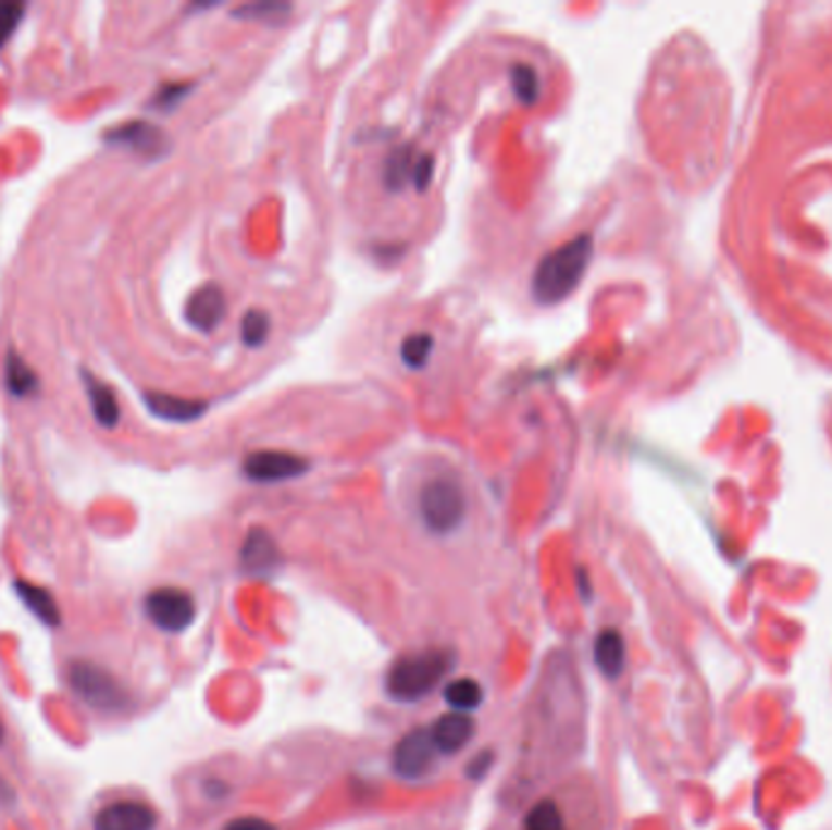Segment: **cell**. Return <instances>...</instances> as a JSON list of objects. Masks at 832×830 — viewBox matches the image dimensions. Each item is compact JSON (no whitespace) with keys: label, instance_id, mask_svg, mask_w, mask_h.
I'll return each instance as SVG.
<instances>
[{"label":"cell","instance_id":"6da1fadb","mask_svg":"<svg viewBox=\"0 0 832 830\" xmlns=\"http://www.w3.org/2000/svg\"><path fill=\"white\" fill-rule=\"evenodd\" d=\"M594 253V239L580 234L541 259L531 281V293L541 305H558L578 290Z\"/></svg>","mask_w":832,"mask_h":830},{"label":"cell","instance_id":"7a4b0ae2","mask_svg":"<svg viewBox=\"0 0 832 830\" xmlns=\"http://www.w3.org/2000/svg\"><path fill=\"white\" fill-rule=\"evenodd\" d=\"M454 662V653L440 648L402 655L389 668L385 690L395 702H419L436 690V684L446 678Z\"/></svg>","mask_w":832,"mask_h":830},{"label":"cell","instance_id":"3957f363","mask_svg":"<svg viewBox=\"0 0 832 830\" xmlns=\"http://www.w3.org/2000/svg\"><path fill=\"white\" fill-rule=\"evenodd\" d=\"M69 684L74 694L92 711L120 714L129 706V694L110 670L98 662L76 660L69 668Z\"/></svg>","mask_w":832,"mask_h":830},{"label":"cell","instance_id":"277c9868","mask_svg":"<svg viewBox=\"0 0 832 830\" xmlns=\"http://www.w3.org/2000/svg\"><path fill=\"white\" fill-rule=\"evenodd\" d=\"M465 492L456 483V480L438 478L431 480L424 485L419 495V515L424 519V524L434 534H450L456 531L462 519H465Z\"/></svg>","mask_w":832,"mask_h":830},{"label":"cell","instance_id":"5b68a950","mask_svg":"<svg viewBox=\"0 0 832 830\" xmlns=\"http://www.w3.org/2000/svg\"><path fill=\"white\" fill-rule=\"evenodd\" d=\"M149 621L163 633H183L195 621V599L181 587H157L144 599Z\"/></svg>","mask_w":832,"mask_h":830},{"label":"cell","instance_id":"8992f818","mask_svg":"<svg viewBox=\"0 0 832 830\" xmlns=\"http://www.w3.org/2000/svg\"><path fill=\"white\" fill-rule=\"evenodd\" d=\"M307 470L310 463L287 450H256L244 460V473L253 483H283V480L305 475Z\"/></svg>","mask_w":832,"mask_h":830},{"label":"cell","instance_id":"52a82bcc","mask_svg":"<svg viewBox=\"0 0 832 830\" xmlns=\"http://www.w3.org/2000/svg\"><path fill=\"white\" fill-rule=\"evenodd\" d=\"M436 745L431 741V733L424 729H414L405 738H399V743L393 751V770L405 777V780H419L431 772V767L436 763Z\"/></svg>","mask_w":832,"mask_h":830},{"label":"cell","instance_id":"ba28073f","mask_svg":"<svg viewBox=\"0 0 832 830\" xmlns=\"http://www.w3.org/2000/svg\"><path fill=\"white\" fill-rule=\"evenodd\" d=\"M157 826L159 814L137 798H117L92 816V830H157Z\"/></svg>","mask_w":832,"mask_h":830},{"label":"cell","instance_id":"9c48e42d","mask_svg":"<svg viewBox=\"0 0 832 830\" xmlns=\"http://www.w3.org/2000/svg\"><path fill=\"white\" fill-rule=\"evenodd\" d=\"M105 139L110 141V145L129 149V151L139 153V157H149V159L161 157V153L166 151V147H169L166 135H163L157 125H151V122H147V120L125 122V125L110 129Z\"/></svg>","mask_w":832,"mask_h":830},{"label":"cell","instance_id":"30bf717a","mask_svg":"<svg viewBox=\"0 0 832 830\" xmlns=\"http://www.w3.org/2000/svg\"><path fill=\"white\" fill-rule=\"evenodd\" d=\"M431 176H434V157L431 153H414L412 149H402L393 153V159L387 161V186L393 190L405 188L407 183H412L419 190H424Z\"/></svg>","mask_w":832,"mask_h":830},{"label":"cell","instance_id":"8fae6325","mask_svg":"<svg viewBox=\"0 0 832 830\" xmlns=\"http://www.w3.org/2000/svg\"><path fill=\"white\" fill-rule=\"evenodd\" d=\"M224 314H227V297H224L220 285H202L185 302V320L204 334L218 330Z\"/></svg>","mask_w":832,"mask_h":830},{"label":"cell","instance_id":"7c38bea8","mask_svg":"<svg viewBox=\"0 0 832 830\" xmlns=\"http://www.w3.org/2000/svg\"><path fill=\"white\" fill-rule=\"evenodd\" d=\"M281 562V550H277L273 536L265 529H251L241 546V566L253 578L271 575Z\"/></svg>","mask_w":832,"mask_h":830},{"label":"cell","instance_id":"4fadbf2b","mask_svg":"<svg viewBox=\"0 0 832 830\" xmlns=\"http://www.w3.org/2000/svg\"><path fill=\"white\" fill-rule=\"evenodd\" d=\"M429 733L438 753H458L470 743V738L475 735V719H472L470 714L450 711L440 716V719L431 726Z\"/></svg>","mask_w":832,"mask_h":830},{"label":"cell","instance_id":"5bb4252c","mask_svg":"<svg viewBox=\"0 0 832 830\" xmlns=\"http://www.w3.org/2000/svg\"><path fill=\"white\" fill-rule=\"evenodd\" d=\"M144 402H147L149 412L159 419H166V422H195V419L204 414L208 405L200 402V399H188V397H176V395H166V393H147L144 395Z\"/></svg>","mask_w":832,"mask_h":830},{"label":"cell","instance_id":"9a60e30c","mask_svg":"<svg viewBox=\"0 0 832 830\" xmlns=\"http://www.w3.org/2000/svg\"><path fill=\"white\" fill-rule=\"evenodd\" d=\"M594 660L606 678H619L625 668V643L616 629H604L594 641Z\"/></svg>","mask_w":832,"mask_h":830},{"label":"cell","instance_id":"2e32d148","mask_svg":"<svg viewBox=\"0 0 832 830\" xmlns=\"http://www.w3.org/2000/svg\"><path fill=\"white\" fill-rule=\"evenodd\" d=\"M86 381V387H88V399H90V407H92V414H96L98 424L105 426V429H115L117 422H120V405H117V397L115 393H112V387L105 385L102 381H98V377L92 375H84Z\"/></svg>","mask_w":832,"mask_h":830},{"label":"cell","instance_id":"e0dca14e","mask_svg":"<svg viewBox=\"0 0 832 830\" xmlns=\"http://www.w3.org/2000/svg\"><path fill=\"white\" fill-rule=\"evenodd\" d=\"M444 696H446V702H448L450 709L468 714V711H475L477 709V706L482 704V696H485V692H482L480 682L470 680V678H458V680H454V682L446 686Z\"/></svg>","mask_w":832,"mask_h":830},{"label":"cell","instance_id":"ac0fdd59","mask_svg":"<svg viewBox=\"0 0 832 830\" xmlns=\"http://www.w3.org/2000/svg\"><path fill=\"white\" fill-rule=\"evenodd\" d=\"M15 590L20 594V599L27 604L29 611H33L35 617L49 623V627H54V623L59 621V607L54 604V599H51V594L47 590L37 587V585H27V582H15Z\"/></svg>","mask_w":832,"mask_h":830},{"label":"cell","instance_id":"d6986e66","mask_svg":"<svg viewBox=\"0 0 832 830\" xmlns=\"http://www.w3.org/2000/svg\"><path fill=\"white\" fill-rule=\"evenodd\" d=\"M523 830H568V826H564L560 806L555 804L552 798H541L526 814Z\"/></svg>","mask_w":832,"mask_h":830},{"label":"cell","instance_id":"ffe728a7","mask_svg":"<svg viewBox=\"0 0 832 830\" xmlns=\"http://www.w3.org/2000/svg\"><path fill=\"white\" fill-rule=\"evenodd\" d=\"M5 383H8V391L13 395H29L35 393L37 387V375L29 371V366L23 361V358L10 354L8 356V363H5Z\"/></svg>","mask_w":832,"mask_h":830},{"label":"cell","instance_id":"44dd1931","mask_svg":"<svg viewBox=\"0 0 832 830\" xmlns=\"http://www.w3.org/2000/svg\"><path fill=\"white\" fill-rule=\"evenodd\" d=\"M511 86L513 94L523 102V106H533L541 96V80L536 69L529 64H513L511 66Z\"/></svg>","mask_w":832,"mask_h":830},{"label":"cell","instance_id":"7402d4cb","mask_svg":"<svg viewBox=\"0 0 832 830\" xmlns=\"http://www.w3.org/2000/svg\"><path fill=\"white\" fill-rule=\"evenodd\" d=\"M290 5L287 3H271V0H263V3H249L234 10L236 17L244 20H253V23H283V17L290 13Z\"/></svg>","mask_w":832,"mask_h":830},{"label":"cell","instance_id":"603a6c76","mask_svg":"<svg viewBox=\"0 0 832 830\" xmlns=\"http://www.w3.org/2000/svg\"><path fill=\"white\" fill-rule=\"evenodd\" d=\"M269 332H271L269 314L261 312V310H249V312L244 314V320H241V342L246 346H249V348L263 346L265 339H269Z\"/></svg>","mask_w":832,"mask_h":830},{"label":"cell","instance_id":"cb8c5ba5","mask_svg":"<svg viewBox=\"0 0 832 830\" xmlns=\"http://www.w3.org/2000/svg\"><path fill=\"white\" fill-rule=\"evenodd\" d=\"M431 351H434V336L412 334L402 344V361L409 368H414V371H419V368L426 366Z\"/></svg>","mask_w":832,"mask_h":830},{"label":"cell","instance_id":"d4e9b609","mask_svg":"<svg viewBox=\"0 0 832 830\" xmlns=\"http://www.w3.org/2000/svg\"><path fill=\"white\" fill-rule=\"evenodd\" d=\"M25 15V3H17V0H0V47H3L17 25L23 23Z\"/></svg>","mask_w":832,"mask_h":830},{"label":"cell","instance_id":"484cf974","mask_svg":"<svg viewBox=\"0 0 832 830\" xmlns=\"http://www.w3.org/2000/svg\"><path fill=\"white\" fill-rule=\"evenodd\" d=\"M224 830H277V828L271 821H265V818L241 816V818H234V821L224 826Z\"/></svg>","mask_w":832,"mask_h":830},{"label":"cell","instance_id":"4316f807","mask_svg":"<svg viewBox=\"0 0 832 830\" xmlns=\"http://www.w3.org/2000/svg\"><path fill=\"white\" fill-rule=\"evenodd\" d=\"M185 90H188V86H166V88H163L161 94L157 96V106H161V108H171L173 102L181 100V96L185 94Z\"/></svg>","mask_w":832,"mask_h":830},{"label":"cell","instance_id":"83f0119b","mask_svg":"<svg viewBox=\"0 0 832 830\" xmlns=\"http://www.w3.org/2000/svg\"><path fill=\"white\" fill-rule=\"evenodd\" d=\"M492 760H495V757H492V753H487V751H485V753H480V755L475 757V760L470 763L468 775H470V777H482V775H485V772L489 770Z\"/></svg>","mask_w":832,"mask_h":830},{"label":"cell","instance_id":"f1b7e54d","mask_svg":"<svg viewBox=\"0 0 832 830\" xmlns=\"http://www.w3.org/2000/svg\"><path fill=\"white\" fill-rule=\"evenodd\" d=\"M3 738H5V729H3V721H0V745H3Z\"/></svg>","mask_w":832,"mask_h":830}]
</instances>
